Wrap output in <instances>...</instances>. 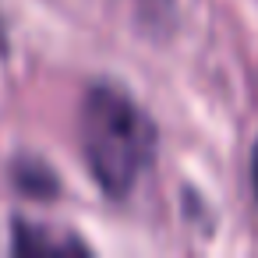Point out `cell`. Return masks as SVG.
<instances>
[{
  "label": "cell",
  "mask_w": 258,
  "mask_h": 258,
  "mask_svg": "<svg viewBox=\"0 0 258 258\" xmlns=\"http://www.w3.org/2000/svg\"><path fill=\"white\" fill-rule=\"evenodd\" d=\"M0 53H8V39H4V25H0Z\"/></svg>",
  "instance_id": "obj_5"
},
{
  "label": "cell",
  "mask_w": 258,
  "mask_h": 258,
  "mask_svg": "<svg viewBox=\"0 0 258 258\" xmlns=\"http://www.w3.org/2000/svg\"><path fill=\"white\" fill-rule=\"evenodd\" d=\"M85 254L89 247L68 233V230H53V226H43V223H25V219H15V254H25V258H57V254Z\"/></svg>",
  "instance_id": "obj_2"
},
{
  "label": "cell",
  "mask_w": 258,
  "mask_h": 258,
  "mask_svg": "<svg viewBox=\"0 0 258 258\" xmlns=\"http://www.w3.org/2000/svg\"><path fill=\"white\" fill-rule=\"evenodd\" d=\"M82 152L96 184L110 198L131 195L156 159L152 117L113 82L89 85L82 99Z\"/></svg>",
  "instance_id": "obj_1"
},
{
  "label": "cell",
  "mask_w": 258,
  "mask_h": 258,
  "mask_svg": "<svg viewBox=\"0 0 258 258\" xmlns=\"http://www.w3.org/2000/svg\"><path fill=\"white\" fill-rule=\"evenodd\" d=\"M251 187H254V202H258V142H254V152H251Z\"/></svg>",
  "instance_id": "obj_4"
},
{
  "label": "cell",
  "mask_w": 258,
  "mask_h": 258,
  "mask_svg": "<svg viewBox=\"0 0 258 258\" xmlns=\"http://www.w3.org/2000/svg\"><path fill=\"white\" fill-rule=\"evenodd\" d=\"M11 177H15V184H18L25 195H36V198H50V195L60 191L53 170L43 166V163H36V159H18L15 170H11Z\"/></svg>",
  "instance_id": "obj_3"
}]
</instances>
